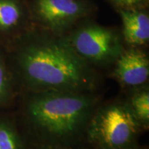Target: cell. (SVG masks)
<instances>
[{
    "mask_svg": "<svg viewBox=\"0 0 149 149\" xmlns=\"http://www.w3.org/2000/svg\"><path fill=\"white\" fill-rule=\"evenodd\" d=\"M18 93H91L97 77L66 37L31 26L6 48Z\"/></svg>",
    "mask_w": 149,
    "mask_h": 149,
    "instance_id": "obj_1",
    "label": "cell"
},
{
    "mask_svg": "<svg viewBox=\"0 0 149 149\" xmlns=\"http://www.w3.org/2000/svg\"><path fill=\"white\" fill-rule=\"evenodd\" d=\"M29 149H76L74 147H64L58 146H49V145H34L31 147L29 144Z\"/></svg>",
    "mask_w": 149,
    "mask_h": 149,
    "instance_id": "obj_13",
    "label": "cell"
},
{
    "mask_svg": "<svg viewBox=\"0 0 149 149\" xmlns=\"http://www.w3.org/2000/svg\"><path fill=\"white\" fill-rule=\"evenodd\" d=\"M132 149H146V148H142V147L139 146L138 145H137V146H135V148H132Z\"/></svg>",
    "mask_w": 149,
    "mask_h": 149,
    "instance_id": "obj_14",
    "label": "cell"
},
{
    "mask_svg": "<svg viewBox=\"0 0 149 149\" xmlns=\"http://www.w3.org/2000/svg\"><path fill=\"white\" fill-rule=\"evenodd\" d=\"M20 117L34 145L73 147L85 133L97 101L90 93H22Z\"/></svg>",
    "mask_w": 149,
    "mask_h": 149,
    "instance_id": "obj_2",
    "label": "cell"
},
{
    "mask_svg": "<svg viewBox=\"0 0 149 149\" xmlns=\"http://www.w3.org/2000/svg\"><path fill=\"white\" fill-rule=\"evenodd\" d=\"M141 127L127 102H113L95 110L85 133L93 149H132Z\"/></svg>",
    "mask_w": 149,
    "mask_h": 149,
    "instance_id": "obj_3",
    "label": "cell"
},
{
    "mask_svg": "<svg viewBox=\"0 0 149 149\" xmlns=\"http://www.w3.org/2000/svg\"><path fill=\"white\" fill-rule=\"evenodd\" d=\"M25 0H0V44L8 47L31 26Z\"/></svg>",
    "mask_w": 149,
    "mask_h": 149,
    "instance_id": "obj_6",
    "label": "cell"
},
{
    "mask_svg": "<svg viewBox=\"0 0 149 149\" xmlns=\"http://www.w3.org/2000/svg\"><path fill=\"white\" fill-rule=\"evenodd\" d=\"M29 144L16 121L0 112V149H29Z\"/></svg>",
    "mask_w": 149,
    "mask_h": 149,
    "instance_id": "obj_10",
    "label": "cell"
},
{
    "mask_svg": "<svg viewBox=\"0 0 149 149\" xmlns=\"http://www.w3.org/2000/svg\"><path fill=\"white\" fill-rule=\"evenodd\" d=\"M28 5L31 22L58 35L88 12L84 0H33Z\"/></svg>",
    "mask_w": 149,
    "mask_h": 149,
    "instance_id": "obj_5",
    "label": "cell"
},
{
    "mask_svg": "<svg viewBox=\"0 0 149 149\" xmlns=\"http://www.w3.org/2000/svg\"><path fill=\"white\" fill-rule=\"evenodd\" d=\"M18 95L7 58L6 49L0 44V112L8 108Z\"/></svg>",
    "mask_w": 149,
    "mask_h": 149,
    "instance_id": "obj_9",
    "label": "cell"
},
{
    "mask_svg": "<svg viewBox=\"0 0 149 149\" xmlns=\"http://www.w3.org/2000/svg\"><path fill=\"white\" fill-rule=\"evenodd\" d=\"M113 1L124 8H133L135 6L140 4L145 0H113Z\"/></svg>",
    "mask_w": 149,
    "mask_h": 149,
    "instance_id": "obj_12",
    "label": "cell"
},
{
    "mask_svg": "<svg viewBox=\"0 0 149 149\" xmlns=\"http://www.w3.org/2000/svg\"><path fill=\"white\" fill-rule=\"evenodd\" d=\"M122 35L126 43L133 46L145 45L149 40V17L134 8L120 9Z\"/></svg>",
    "mask_w": 149,
    "mask_h": 149,
    "instance_id": "obj_8",
    "label": "cell"
},
{
    "mask_svg": "<svg viewBox=\"0 0 149 149\" xmlns=\"http://www.w3.org/2000/svg\"><path fill=\"white\" fill-rule=\"evenodd\" d=\"M66 39L74 51L88 64H113L124 50L122 37L116 31L98 24L81 26Z\"/></svg>",
    "mask_w": 149,
    "mask_h": 149,
    "instance_id": "obj_4",
    "label": "cell"
},
{
    "mask_svg": "<svg viewBox=\"0 0 149 149\" xmlns=\"http://www.w3.org/2000/svg\"><path fill=\"white\" fill-rule=\"evenodd\" d=\"M141 127L147 128L149 125V91L141 88L134 93L128 102Z\"/></svg>",
    "mask_w": 149,
    "mask_h": 149,
    "instance_id": "obj_11",
    "label": "cell"
},
{
    "mask_svg": "<svg viewBox=\"0 0 149 149\" xmlns=\"http://www.w3.org/2000/svg\"><path fill=\"white\" fill-rule=\"evenodd\" d=\"M115 63L113 74L121 84L128 87H138L148 81V57L138 48L124 50Z\"/></svg>",
    "mask_w": 149,
    "mask_h": 149,
    "instance_id": "obj_7",
    "label": "cell"
}]
</instances>
